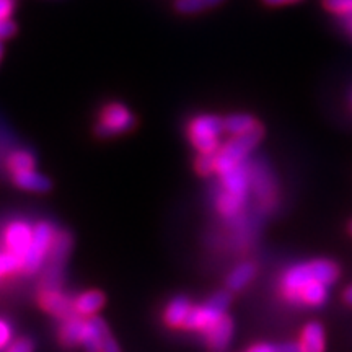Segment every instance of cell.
<instances>
[{"label": "cell", "instance_id": "obj_17", "mask_svg": "<svg viewBox=\"0 0 352 352\" xmlns=\"http://www.w3.org/2000/svg\"><path fill=\"white\" fill-rule=\"evenodd\" d=\"M83 324H85V320L78 318V315L70 316V318L64 321L63 328H60V341H63L64 346L74 347L80 344Z\"/></svg>", "mask_w": 352, "mask_h": 352}, {"label": "cell", "instance_id": "obj_5", "mask_svg": "<svg viewBox=\"0 0 352 352\" xmlns=\"http://www.w3.org/2000/svg\"><path fill=\"white\" fill-rule=\"evenodd\" d=\"M134 127V114L122 103H108L101 109L100 121L96 124V134L101 138H114L124 134Z\"/></svg>", "mask_w": 352, "mask_h": 352}, {"label": "cell", "instance_id": "obj_35", "mask_svg": "<svg viewBox=\"0 0 352 352\" xmlns=\"http://www.w3.org/2000/svg\"><path fill=\"white\" fill-rule=\"evenodd\" d=\"M277 352H302V347H300V344L287 342V344L277 346Z\"/></svg>", "mask_w": 352, "mask_h": 352}, {"label": "cell", "instance_id": "obj_38", "mask_svg": "<svg viewBox=\"0 0 352 352\" xmlns=\"http://www.w3.org/2000/svg\"><path fill=\"white\" fill-rule=\"evenodd\" d=\"M2 57H3V44L0 41V63H2Z\"/></svg>", "mask_w": 352, "mask_h": 352}, {"label": "cell", "instance_id": "obj_39", "mask_svg": "<svg viewBox=\"0 0 352 352\" xmlns=\"http://www.w3.org/2000/svg\"><path fill=\"white\" fill-rule=\"evenodd\" d=\"M349 232L352 233V222H351V226H349Z\"/></svg>", "mask_w": 352, "mask_h": 352}, {"label": "cell", "instance_id": "obj_30", "mask_svg": "<svg viewBox=\"0 0 352 352\" xmlns=\"http://www.w3.org/2000/svg\"><path fill=\"white\" fill-rule=\"evenodd\" d=\"M16 33V25L12 19L0 20V41L12 38Z\"/></svg>", "mask_w": 352, "mask_h": 352}, {"label": "cell", "instance_id": "obj_9", "mask_svg": "<svg viewBox=\"0 0 352 352\" xmlns=\"http://www.w3.org/2000/svg\"><path fill=\"white\" fill-rule=\"evenodd\" d=\"M41 305L47 311L54 314L59 318L67 320L70 316L77 315L74 300H70L67 296L60 292V289H44L41 296Z\"/></svg>", "mask_w": 352, "mask_h": 352}, {"label": "cell", "instance_id": "obj_21", "mask_svg": "<svg viewBox=\"0 0 352 352\" xmlns=\"http://www.w3.org/2000/svg\"><path fill=\"white\" fill-rule=\"evenodd\" d=\"M70 246H72V240H70L69 233H56L50 253L52 266H63V263L65 261V258H67V254L70 252Z\"/></svg>", "mask_w": 352, "mask_h": 352}, {"label": "cell", "instance_id": "obj_31", "mask_svg": "<svg viewBox=\"0 0 352 352\" xmlns=\"http://www.w3.org/2000/svg\"><path fill=\"white\" fill-rule=\"evenodd\" d=\"M15 6V0H0V20L12 19Z\"/></svg>", "mask_w": 352, "mask_h": 352}, {"label": "cell", "instance_id": "obj_14", "mask_svg": "<svg viewBox=\"0 0 352 352\" xmlns=\"http://www.w3.org/2000/svg\"><path fill=\"white\" fill-rule=\"evenodd\" d=\"M302 352H324V331L320 323H308L300 338Z\"/></svg>", "mask_w": 352, "mask_h": 352}, {"label": "cell", "instance_id": "obj_37", "mask_svg": "<svg viewBox=\"0 0 352 352\" xmlns=\"http://www.w3.org/2000/svg\"><path fill=\"white\" fill-rule=\"evenodd\" d=\"M346 30L349 32V34L352 36V15L347 16V19H346Z\"/></svg>", "mask_w": 352, "mask_h": 352}, {"label": "cell", "instance_id": "obj_6", "mask_svg": "<svg viewBox=\"0 0 352 352\" xmlns=\"http://www.w3.org/2000/svg\"><path fill=\"white\" fill-rule=\"evenodd\" d=\"M314 279L311 264H296L283 276V290L284 296L292 303H300V292L307 284Z\"/></svg>", "mask_w": 352, "mask_h": 352}, {"label": "cell", "instance_id": "obj_4", "mask_svg": "<svg viewBox=\"0 0 352 352\" xmlns=\"http://www.w3.org/2000/svg\"><path fill=\"white\" fill-rule=\"evenodd\" d=\"M56 230L52 226L46 222H39L33 228V236L30 241L28 250H26L23 259H21V267L26 272H36L47 254L51 253L52 241H54Z\"/></svg>", "mask_w": 352, "mask_h": 352}, {"label": "cell", "instance_id": "obj_22", "mask_svg": "<svg viewBox=\"0 0 352 352\" xmlns=\"http://www.w3.org/2000/svg\"><path fill=\"white\" fill-rule=\"evenodd\" d=\"M254 274H256V270H254V266L252 263L240 264V266H236L235 270L230 272V276H228V279H227L228 287H230L232 290L243 289L245 285L253 279Z\"/></svg>", "mask_w": 352, "mask_h": 352}, {"label": "cell", "instance_id": "obj_23", "mask_svg": "<svg viewBox=\"0 0 352 352\" xmlns=\"http://www.w3.org/2000/svg\"><path fill=\"white\" fill-rule=\"evenodd\" d=\"M36 166V160H34V155L30 151H25V148H19L8 157V168H10L13 173H19V171L25 170H34Z\"/></svg>", "mask_w": 352, "mask_h": 352}, {"label": "cell", "instance_id": "obj_2", "mask_svg": "<svg viewBox=\"0 0 352 352\" xmlns=\"http://www.w3.org/2000/svg\"><path fill=\"white\" fill-rule=\"evenodd\" d=\"M222 132H226L223 120L215 114H201L188 126L189 140L201 153H217Z\"/></svg>", "mask_w": 352, "mask_h": 352}, {"label": "cell", "instance_id": "obj_29", "mask_svg": "<svg viewBox=\"0 0 352 352\" xmlns=\"http://www.w3.org/2000/svg\"><path fill=\"white\" fill-rule=\"evenodd\" d=\"M6 352H33V342L26 338H21V340L10 342Z\"/></svg>", "mask_w": 352, "mask_h": 352}, {"label": "cell", "instance_id": "obj_1", "mask_svg": "<svg viewBox=\"0 0 352 352\" xmlns=\"http://www.w3.org/2000/svg\"><path fill=\"white\" fill-rule=\"evenodd\" d=\"M263 135L264 131L261 124L254 127L253 131L246 132V134L232 135V139L215 153V171L219 175H223L226 171L243 164L245 157L256 147Z\"/></svg>", "mask_w": 352, "mask_h": 352}, {"label": "cell", "instance_id": "obj_26", "mask_svg": "<svg viewBox=\"0 0 352 352\" xmlns=\"http://www.w3.org/2000/svg\"><path fill=\"white\" fill-rule=\"evenodd\" d=\"M21 267V258L16 256L13 253H0V276L8 274Z\"/></svg>", "mask_w": 352, "mask_h": 352}, {"label": "cell", "instance_id": "obj_33", "mask_svg": "<svg viewBox=\"0 0 352 352\" xmlns=\"http://www.w3.org/2000/svg\"><path fill=\"white\" fill-rule=\"evenodd\" d=\"M100 352H120V346H118L116 341L113 340L111 334H109L107 340H104V342H103V346H101V351H100Z\"/></svg>", "mask_w": 352, "mask_h": 352}, {"label": "cell", "instance_id": "obj_20", "mask_svg": "<svg viewBox=\"0 0 352 352\" xmlns=\"http://www.w3.org/2000/svg\"><path fill=\"white\" fill-rule=\"evenodd\" d=\"M328 285L316 283V280H311L310 284H307L305 287L302 289L300 292V303H305V305L310 307H318L323 305L324 300H327Z\"/></svg>", "mask_w": 352, "mask_h": 352}, {"label": "cell", "instance_id": "obj_15", "mask_svg": "<svg viewBox=\"0 0 352 352\" xmlns=\"http://www.w3.org/2000/svg\"><path fill=\"white\" fill-rule=\"evenodd\" d=\"M104 297L103 294L98 292V290H88V292H83L78 296L76 300H74V307H76L77 315L80 316H95L96 311L103 307Z\"/></svg>", "mask_w": 352, "mask_h": 352}, {"label": "cell", "instance_id": "obj_32", "mask_svg": "<svg viewBox=\"0 0 352 352\" xmlns=\"http://www.w3.org/2000/svg\"><path fill=\"white\" fill-rule=\"evenodd\" d=\"M261 2L267 7H285L294 6V3H300L303 0H261Z\"/></svg>", "mask_w": 352, "mask_h": 352}, {"label": "cell", "instance_id": "obj_10", "mask_svg": "<svg viewBox=\"0 0 352 352\" xmlns=\"http://www.w3.org/2000/svg\"><path fill=\"white\" fill-rule=\"evenodd\" d=\"M206 334V340L208 344L214 352H222L227 349V346L230 344L232 334H233V323L232 320L226 315L222 320L217 321L212 328L208 329Z\"/></svg>", "mask_w": 352, "mask_h": 352}, {"label": "cell", "instance_id": "obj_12", "mask_svg": "<svg viewBox=\"0 0 352 352\" xmlns=\"http://www.w3.org/2000/svg\"><path fill=\"white\" fill-rule=\"evenodd\" d=\"M13 182H15L19 188L32 192H46L51 188L50 179L34 170H25L19 171V173H13Z\"/></svg>", "mask_w": 352, "mask_h": 352}, {"label": "cell", "instance_id": "obj_8", "mask_svg": "<svg viewBox=\"0 0 352 352\" xmlns=\"http://www.w3.org/2000/svg\"><path fill=\"white\" fill-rule=\"evenodd\" d=\"M108 336L109 331L107 323L98 318V316H90V318L85 320V324H83L80 344L88 352H100L101 346H103V342Z\"/></svg>", "mask_w": 352, "mask_h": 352}, {"label": "cell", "instance_id": "obj_18", "mask_svg": "<svg viewBox=\"0 0 352 352\" xmlns=\"http://www.w3.org/2000/svg\"><path fill=\"white\" fill-rule=\"evenodd\" d=\"M311 272H314V279L316 283H321L324 285H331L336 283L338 276H340V270L333 261L329 259H318V261L310 263Z\"/></svg>", "mask_w": 352, "mask_h": 352}, {"label": "cell", "instance_id": "obj_25", "mask_svg": "<svg viewBox=\"0 0 352 352\" xmlns=\"http://www.w3.org/2000/svg\"><path fill=\"white\" fill-rule=\"evenodd\" d=\"M324 10L334 13V15L351 16L352 15V0H321Z\"/></svg>", "mask_w": 352, "mask_h": 352}, {"label": "cell", "instance_id": "obj_36", "mask_svg": "<svg viewBox=\"0 0 352 352\" xmlns=\"http://www.w3.org/2000/svg\"><path fill=\"white\" fill-rule=\"evenodd\" d=\"M344 300L347 305H352V285L344 290Z\"/></svg>", "mask_w": 352, "mask_h": 352}, {"label": "cell", "instance_id": "obj_34", "mask_svg": "<svg viewBox=\"0 0 352 352\" xmlns=\"http://www.w3.org/2000/svg\"><path fill=\"white\" fill-rule=\"evenodd\" d=\"M248 352H277V346H271V344H254L253 347H250Z\"/></svg>", "mask_w": 352, "mask_h": 352}, {"label": "cell", "instance_id": "obj_3", "mask_svg": "<svg viewBox=\"0 0 352 352\" xmlns=\"http://www.w3.org/2000/svg\"><path fill=\"white\" fill-rule=\"evenodd\" d=\"M230 303V296L227 292H219L209 298L208 303L192 308L189 314L184 328L197 329V331L206 333L214 327L217 321L226 316L227 307Z\"/></svg>", "mask_w": 352, "mask_h": 352}, {"label": "cell", "instance_id": "obj_19", "mask_svg": "<svg viewBox=\"0 0 352 352\" xmlns=\"http://www.w3.org/2000/svg\"><path fill=\"white\" fill-rule=\"evenodd\" d=\"M223 0H175L173 8L182 15H196V13L219 7Z\"/></svg>", "mask_w": 352, "mask_h": 352}, {"label": "cell", "instance_id": "obj_28", "mask_svg": "<svg viewBox=\"0 0 352 352\" xmlns=\"http://www.w3.org/2000/svg\"><path fill=\"white\" fill-rule=\"evenodd\" d=\"M12 342V328L6 320H0V349H6Z\"/></svg>", "mask_w": 352, "mask_h": 352}, {"label": "cell", "instance_id": "obj_7", "mask_svg": "<svg viewBox=\"0 0 352 352\" xmlns=\"http://www.w3.org/2000/svg\"><path fill=\"white\" fill-rule=\"evenodd\" d=\"M33 236V228L26 222H13L8 226L6 232V243L8 252L16 254L23 259L26 250H28L30 241Z\"/></svg>", "mask_w": 352, "mask_h": 352}, {"label": "cell", "instance_id": "obj_16", "mask_svg": "<svg viewBox=\"0 0 352 352\" xmlns=\"http://www.w3.org/2000/svg\"><path fill=\"white\" fill-rule=\"evenodd\" d=\"M258 126L259 122L254 120L252 114L246 113H236L223 118V127H226V132H228L230 135L246 134V132L253 131Z\"/></svg>", "mask_w": 352, "mask_h": 352}, {"label": "cell", "instance_id": "obj_27", "mask_svg": "<svg viewBox=\"0 0 352 352\" xmlns=\"http://www.w3.org/2000/svg\"><path fill=\"white\" fill-rule=\"evenodd\" d=\"M196 170L201 175H209L215 170V153H201L196 160Z\"/></svg>", "mask_w": 352, "mask_h": 352}, {"label": "cell", "instance_id": "obj_13", "mask_svg": "<svg viewBox=\"0 0 352 352\" xmlns=\"http://www.w3.org/2000/svg\"><path fill=\"white\" fill-rule=\"evenodd\" d=\"M192 307L186 297H175L168 303L165 310V321L173 328H179L186 324V320L191 314Z\"/></svg>", "mask_w": 352, "mask_h": 352}, {"label": "cell", "instance_id": "obj_24", "mask_svg": "<svg viewBox=\"0 0 352 352\" xmlns=\"http://www.w3.org/2000/svg\"><path fill=\"white\" fill-rule=\"evenodd\" d=\"M243 202H245V196H236L226 191L219 196L217 208L222 215H226V217H233V215L240 212Z\"/></svg>", "mask_w": 352, "mask_h": 352}, {"label": "cell", "instance_id": "obj_11", "mask_svg": "<svg viewBox=\"0 0 352 352\" xmlns=\"http://www.w3.org/2000/svg\"><path fill=\"white\" fill-rule=\"evenodd\" d=\"M222 176V183L226 191L236 196H246L250 184V171L245 164H240L235 168L226 171Z\"/></svg>", "mask_w": 352, "mask_h": 352}]
</instances>
